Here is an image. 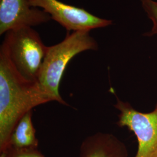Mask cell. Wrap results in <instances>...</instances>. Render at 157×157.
Segmentation results:
<instances>
[{
    "instance_id": "obj_7",
    "label": "cell",
    "mask_w": 157,
    "mask_h": 157,
    "mask_svg": "<svg viewBox=\"0 0 157 157\" xmlns=\"http://www.w3.org/2000/svg\"><path fill=\"white\" fill-rule=\"evenodd\" d=\"M125 144L115 135L98 132L87 137L80 147L79 157H128Z\"/></svg>"
},
{
    "instance_id": "obj_8",
    "label": "cell",
    "mask_w": 157,
    "mask_h": 157,
    "mask_svg": "<svg viewBox=\"0 0 157 157\" xmlns=\"http://www.w3.org/2000/svg\"><path fill=\"white\" fill-rule=\"evenodd\" d=\"M39 140L32 121V111L23 116L12 132L8 148L17 149L38 148Z\"/></svg>"
},
{
    "instance_id": "obj_9",
    "label": "cell",
    "mask_w": 157,
    "mask_h": 157,
    "mask_svg": "<svg viewBox=\"0 0 157 157\" xmlns=\"http://www.w3.org/2000/svg\"><path fill=\"white\" fill-rule=\"evenodd\" d=\"M141 5L146 12L148 17L152 22V28L150 31L147 32L144 36L150 37L157 34V1L140 0Z\"/></svg>"
},
{
    "instance_id": "obj_1",
    "label": "cell",
    "mask_w": 157,
    "mask_h": 157,
    "mask_svg": "<svg viewBox=\"0 0 157 157\" xmlns=\"http://www.w3.org/2000/svg\"><path fill=\"white\" fill-rule=\"evenodd\" d=\"M49 101L37 82L17 72L5 48H0V152L8 148L12 132L27 112Z\"/></svg>"
},
{
    "instance_id": "obj_5",
    "label": "cell",
    "mask_w": 157,
    "mask_h": 157,
    "mask_svg": "<svg viewBox=\"0 0 157 157\" xmlns=\"http://www.w3.org/2000/svg\"><path fill=\"white\" fill-rule=\"evenodd\" d=\"M30 6L48 13L68 32L90 31L112 24V21L96 17L83 8L65 4L58 0H28Z\"/></svg>"
},
{
    "instance_id": "obj_11",
    "label": "cell",
    "mask_w": 157,
    "mask_h": 157,
    "mask_svg": "<svg viewBox=\"0 0 157 157\" xmlns=\"http://www.w3.org/2000/svg\"><path fill=\"white\" fill-rule=\"evenodd\" d=\"M0 157H8L7 150L0 152Z\"/></svg>"
},
{
    "instance_id": "obj_12",
    "label": "cell",
    "mask_w": 157,
    "mask_h": 157,
    "mask_svg": "<svg viewBox=\"0 0 157 157\" xmlns=\"http://www.w3.org/2000/svg\"><path fill=\"white\" fill-rule=\"evenodd\" d=\"M150 157H157V148L152 154V155L150 156Z\"/></svg>"
},
{
    "instance_id": "obj_2",
    "label": "cell",
    "mask_w": 157,
    "mask_h": 157,
    "mask_svg": "<svg viewBox=\"0 0 157 157\" xmlns=\"http://www.w3.org/2000/svg\"><path fill=\"white\" fill-rule=\"evenodd\" d=\"M90 32H68L62 41L48 47L37 82L49 102L56 101L68 105L60 95V83L67 64L73 57L86 51L98 49V43Z\"/></svg>"
},
{
    "instance_id": "obj_4",
    "label": "cell",
    "mask_w": 157,
    "mask_h": 157,
    "mask_svg": "<svg viewBox=\"0 0 157 157\" xmlns=\"http://www.w3.org/2000/svg\"><path fill=\"white\" fill-rule=\"evenodd\" d=\"M114 107L119 112V127L132 132L138 142L135 157H150L157 148V103L153 111L141 112L117 97Z\"/></svg>"
},
{
    "instance_id": "obj_10",
    "label": "cell",
    "mask_w": 157,
    "mask_h": 157,
    "mask_svg": "<svg viewBox=\"0 0 157 157\" xmlns=\"http://www.w3.org/2000/svg\"><path fill=\"white\" fill-rule=\"evenodd\" d=\"M8 157H45L38 148L17 149L8 148L6 149Z\"/></svg>"
},
{
    "instance_id": "obj_3",
    "label": "cell",
    "mask_w": 157,
    "mask_h": 157,
    "mask_svg": "<svg viewBox=\"0 0 157 157\" xmlns=\"http://www.w3.org/2000/svg\"><path fill=\"white\" fill-rule=\"evenodd\" d=\"M1 45L12 65L23 78L37 82L48 48L31 26H21L6 33Z\"/></svg>"
},
{
    "instance_id": "obj_6",
    "label": "cell",
    "mask_w": 157,
    "mask_h": 157,
    "mask_svg": "<svg viewBox=\"0 0 157 157\" xmlns=\"http://www.w3.org/2000/svg\"><path fill=\"white\" fill-rule=\"evenodd\" d=\"M50 16L30 6L28 0H0V34L21 26H35L48 22Z\"/></svg>"
}]
</instances>
